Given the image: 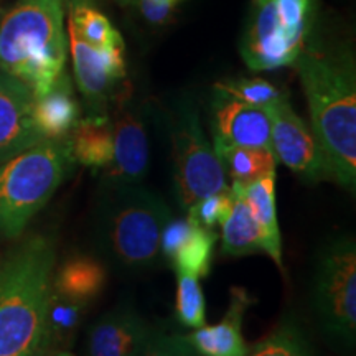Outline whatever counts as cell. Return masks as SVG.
<instances>
[{
	"instance_id": "6da1fadb",
	"label": "cell",
	"mask_w": 356,
	"mask_h": 356,
	"mask_svg": "<svg viewBox=\"0 0 356 356\" xmlns=\"http://www.w3.org/2000/svg\"><path fill=\"white\" fill-rule=\"evenodd\" d=\"M309 102L312 132L322 147L332 180L356 186V71L348 51L304 48L293 63Z\"/></svg>"
},
{
	"instance_id": "7a4b0ae2",
	"label": "cell",
	"mask_w": 356,
	"mask_h": 356,
	"mask_svg": "<svg viewBox=\"0 0 356 356\" xmlns=\"http://www.w3.org/2000/svg\"><path fill=\"white\" fill-rule=\"evenodd\" d=\"M56 243L30 234L0 259V356H44Z\"/></svg>"
},
{
	"instance_id": "3957f363",
	"label": "cell",
	"mask_w": 356,
	"mask_h": 356,
	"mask_svg": "<svg viewBox=\"0 0 356 356\" xmlns=\"http://www.w3.org/2000/svg\"><path fill=\"white\" fill-rule=\"evenodd\" d=\"M68 37L63 0H19L0 17V71L38 97L65 74Z\"/></svg>"
},
{
	"instance_id": "277c9868",
	"label": "cell",
	"mask_w": 356,
	"mask_h": 356,
	"mask_svg": "<svg viewBox=\"0 0 356 356\" xmlns=\"http://www.w3.org/2000/svg\"><path fill=\"white\" fill-rule=\"evenodd\" d=\"M170 218L165 200L140 184L104 185L96 211V244L119 269L149 270L160 259V236Z\"/></svg>"
},
{
	"instance_id": "5b68a950",
	"label": "cell",
	"mask_w": 356,
	"mask_h": 356,
	"mask_svg": "<svg viewBox=\"0 0 356 356\" xmlns=\"http://www.w3.org/2000/svg\"><path fill=\"white\" fill-rule=\"evenodd\" d=\"M73 165L68 137L43 139L0 163V236L20 238Z\"/></svg>"
},
{
	"instance_id": "8992f818",
	"label": "cell",
	"mask_w": 356,
	"mask_h": 356,
	"mask_svg": "<svg viewBox=\"0 0 356 356\" xmlns=\"http://www.w3.org/2000/svg\"><path fill=\"white\" fill-rule=\"evenodd\" d=\"M310 0H252L241 55L252 71L291 66L305 48Z\"/></svg>"
},
{
	"instance_id": "52a82bcc",
	"label": "cell",
	"mask_w": 356,
	"mask_h": 356,
	"mask_svg": "<svg viewBox=\"0 0 356 356\" xmlns=\"http://www.w3.org/2000/svg\"><path fill=\"white\" fill-rule=\"evenodd\" d=\"M312 302L320 327L337 343L353 348L356 338V243L337 236L320 249Z\"/></svg>"
},
{
	"instance_id": "ba28073f",
	"label": "cell",
	"mask_w": 356,
	"mask_h": 356,
	"mask_svg": "<svg viewBox=\"0 0 356 356\" xmlns=\"http://www.w3.org/2000/svg\"><path fill=\"white\" fill-rule=\"evenodd\" d=\"M173 190L186 211L208 195L229 190L228 178L213 145L204 137L195 109L178 114L170 129Z\"/></svg>"
},
{
	"instance_id": "9c48e42d",
	"label": "cell",
	"mask_w": 356,
	"mask_h": 356,
	"mask_svg": "<svg viewBox=\"0 0 356 356\" xmlns=\"http://www.w3.org/2000/svg\"><path fill=\"white\" fill-rule=\"evenodd\" d=\"M113 106L114 155L111 165L104 170V185L140 184L149 170V139L144 119L131 99V88L124 83L109 102Z\"/></svg>"
},
{
	"instance_id": "30bf717a",
	"label": "cell",
	"mask_w": 356,
	"mask_h": 356,
	"mask_svg": "<svg viewBox=\"0 0 356 356\" xmlns=\"http://www.w3.org/2000/svg\"><path fill=\"white\" fill-rule=\"evenodd\" d=\"M266 113L270 119V147L277 162L309 181L332 180L317 137L292 109L289 97L269 106Z\"/></svg>"
},
{
	"instance_id": "8fae6325",
	"label": "cell",
	"mask_w": 356,
	"mask_h": 356,
	"mask_svg": "<svg viewBox=\"0 0 356 356\" xmlns=\"http://www.w3.org/2000/svg\"><path fill=\"white\" fill-rule=\"evenodd\" d=\"M76 84L89 104V114H108V106L126 83V47L97 48L68 32Z\"/></svg>"
},
{
	"instance_id": "7c38bea8",
	"label": "cell",
	"mask_w": 356,
	"mask_h": 356,
	"mask_svg": "<svg viewBox=\"0 0 356 356\" xmlns=\"http://www.w3.org/2000/svg\"><path fill=\"white\" fill-rule=\"evenodd\" d=\"M213 149L220 147H270V119L264 109L215 92L211 104Z\"/></svg>"
},
{
	"instance_id": "4fadbf2b",
	"label": "cell",
	"mask_w": 356,
	"mask_h": 356,
	"mask_svg": "<svg viewBox=\"0 0 356 356\" xmlns=\"http://www.w3.org/2000/svg\"><path fill=\"white\" fill-rule=\"evenodd\" d=\"M32 89L0 71V163L43 140L33 121Z\"/></svg>"
},
{
	"instance_id": "5bb4252c",
	"label": "cell",
	"mask_w": 356,
	"mask_h": 356,
	"mask_svg": "<svg viewBox=\"0 0 356 356\" xmlns=\"http://www.w3.org/2000/svg\"><path fill=\"white\" fill-rule=\"evenodd\" d=\"M152 327L129 304L106 312L88 332V356H140Z\"/></svg>"
},
{
	"instance_id": "9a60e30c",
	"label": "cell",
	"mask_w": 356,
	"mask_h": 356,
	"mask_svg": "<svg viewBox=\"0 0 356 356\" xmlns=\"http://www.w3.org/2000/svg\"><path fill=\"white\" fill-rule=\"evenodd\" d=\"M251 296L243 287L231 289L229 305L220 323L195 328L188 341L200 356H246L249 346L243 338V320L248 307L252 305Z\"/></svg>"
},
{
	"instance_id": "2e32d148",
	"label": "cell",
	"mask_w": 356,
	"mask_h": 356,
	"mask_svg": "<svg viewBox=\"0 0 356 356\" xmlns=\"http://www.w3.org/2000/svg\"><path fill=\"white\" fill-rule=\"evenodd\" d=\"M231 193L241 195L251 207L252 215L261 229L262 252H266L284 270L282 236H280L277 208H275V177H262L251 184H236L231 181Z\"/></svg>"
},
{
	"instance_id": "e0dca14e",
	"label": "cell",
	"mask_w": 356,
	"mask_h": 356,
	"mask_svg": "<svg viewBox=\"0 0 356 356\" xmlns=\"http://www.w3.org/2000/svg\"><path fill=\"white\" fill-rule=\"evenodd\" d=\"M108 284V267L99 257L73 254L55 267L51 289L70 299L89 304L104 291Z\"/></svg>"
},
{
	"instance_id": "ac0fdd59",
	"label": "cell",
	"mask_w": 356,
	"mask_h": 356,
	"mask_svg": "<svg viewBox=\"0 0 356 356\" xmlns=\"http://www.w3.org/2000/svg\"><path fill=\"white\" fill-rule=\"evenodd\" d=\"M33 121L43 139H65L79 121V104L68 74H63L50 91L35 97Z\"/></svg>"
},
{
	"instance_id": "d6986e66",
	"label": "cell",
	"mask_w": 356,
	"mask_h": 356,
	"mask_svg": "<svg viewBox=\"0 0 356 356\" xmlns=\"http://www.w3.org/2000/svg\"><path fill=\"white\" fill-rule=\"evenodd\" d=\"M74 162L92 170H106L113 162V127L108 114H89L68 134Z\"/></svg>"
},
{
	"instance_id": "ffe728a7",
	"label": "cell",
	"mask_w": 356,
	"mask_h": 356,
	"mask_svg": "<svg viewBox=\"0 0 356 356\" xmlns=\"http://www.w3.org/2000/svg\"><path fill=\"white\" fill-rule=\"evenodd\" d=\"M231 191V190H229ZM231 208L221 225L222 254L243 257L262 251V236L251 207L241 195L231 193Z\"/></svg>"
},
{
	"instance_id": "44dd1931",
	"label": "cell",
	"mask_w": 356,
	"mask_h": 356,
	"mask_svg": "<svg viewBox=\"0 0 356 356\" xmlns=\"http://www.w3.org/2000/svg\"><path fill=\"white\" fill-rule=\"evenodd\" d=\"M89 304L70 299L51 289L44 317V353L63 350L81 327Z\"/></svg>"
},
{
	"instance_id": "7402d4cb",
	"label": "cell",
	"mask_w": 356,
	"mask_h": 356,
	"mask_svg": "<svg viewBox=\"0 0 356 356\" xmlns=\"http://www.w3.org/2000/svg\"><path fill=\"white\" fill-rule=\"evenodd\" d=\"M226 178L236 184H251L262 177H275L277 159L273 149L261 147H220L215 149Z\"/></svg>"
},
{
	"instance_id": "603a6c76",
	"label": "cell",
	"mask_w": 356,
	"mask_h": 356,
	"mask_svg": "<svg viewBox=\"0 0 356 356\" xmlns=\"http://www.w3.org/2000/svg\"><path fill=\"white\" fill-rule=\"evenodd\" d=\"M218 234L213 229L198 226L197 222L181 239L172 256V266L177 273H186L195 277H207L211 270Z\"/></svg>"
},
{
	"instance_id": "cb8c5ba5",
	"label": "cell",
	"mask_w": 356,
	"mask_h": 356,
	"mask_svg": "<svg viewBox=\"0 0 356 356\" xmlns=\"http://www.w3.org/2000/svg\"><path fill=\"white\" fill-rule=\"evenodd\" d=\"M68 32L74 33L83 42L92 47L108 48L124 44V40L111 22L88 3H76L71 7L68 19Z\"/></svg>"
},
{
	"instance_id": "d4e9b609",
	"label": "cell",
	"mask_w": 356,
	"mask_h": 356,
	"mask_svg": "<svg viewBox=\"0 0 356 356\" xmlns=\"http://www.w3.org/2000/svg\"><path fill=\"white\" fill-rule=\"evenodd\" d=\"M246 356H317L305 332L286 320L249 348Z\"/></svg>"
},
{
	"instance_id": "484cf974",
	"label": "cell",
	"mask_w": 356,
	"mask_h": 356,
	"mask_svg": "<svg viewBox=\"0 0 356 356\" xmlns=\"http://www.w3.org/2000/svg\"><path fill=\"white\" fill-rule=\"evenodd\" d=\"M175 315L181 325L200 328L207 323V300L200 279L186 273H177Z\"/></svg>"
},
{
	"instance_id": "4316f807",
	"label": "cell",
	"mask_w": 356,
	"mask_h": 356,
	"mask_svg": "<svg viewBox=\"0 0 356 356\" xmlns=\"http://www.w3.org/2000/svg\"><path fill=\"white\" fill-rule=\"evenodd\" d=\"M218 91L226 92V95L236 97V99L246 102V104L256 106V108L267 109L269 106L287 97L286 92L273 83L266 81L261 78H241V79H231V81L218 83L215 86Z\"/></svg>"
},
{
	"instance_id": "83f0119b",
	"label": "cell",
	"mask_w": 356,
	"mask_h": 356,
	"mask_svg": "<svg viewBox=\"0 0 356 356\" xmlns=\"http://www.w3.org/2000/svg\"><path fill=\"white\" fill-rule=\"evenodd\" d=\"M231 191H220V193L208 195L202 200H198L193 207H190L186 213L191 221L197 222L198 226L207 229H213L216 225L225 220L231 208Z\"/></svg>"
},
{
	"instance_id": "f1b7e54d",
	"label": "cell",
	"mask_w": 356,
	"mask_h": 356,
	"mask_svg": "<svg viewBox=\"0 0 356 356\" xmlns=\"http://www.w3.org/2000/svg\"><path fill=\"white\" fill-rule=\"evenodd\" d=\"M140 356H200V355L195 351L193 346H191L186 335L152 330Z\"/></svg>"
},
{
	"instance_id": "f546056e",
	"label": "cell",
	"mask_w": 356,
	"mask_h": 356,
	"mask_svg": "<svg viewBox=\"0 0 356 356\" xmlns=\"http://www.w3.org/2000/svg\"><path fill=\"white\" fill-rule=\"evenodd\" d=\"M175 6L173 0H140V10L149 22L160 24L170 15V10Z\"/></svg>"
},
{
	"instance_id": "4dcf8cb0",
	"label": "cell",
	"mask_w": 356,
	"mask_h": 356,
	"mask_svg": "<svg viewBox=\"0 0 356 356\" xmlns=\"http://www.w3.org/2000/svg\"><path fill=\"white\" fill-rule=\"evenodd\" d=\"M44 356H74L73 353H71V351H68V350H53V351H50V353H47Z\"/></svg>"
},
{
	"instance_id": "1f68e13d",
	"label": "cell",
	"mask_w": 356,
	"mask_h": 356,
	"mask_svg": "<svg viewBox=\"0 0 356 356\" xmlns=\"http://www.w3.org/2000/svg\"><path fill=\"white\" fill-rule=\"evenodd\" d=\"M173 2H175V3H177V2H180V0H173Z\"/></svg>"
},
{
	"instance_id": "d6a6232c",
	"label": "cell",
	"mask_w": 356,
	"mask_h": 356,
	"mask_svg": "<svg viewBox=\"0 0 356 356\" xmlns=\"http://www.w3.org/2000/svg\"><path fill=\"white\" fill-rule=\"evenodd\" d=\"M0 17H2V12H0Z\"/></svg>"
}]
</instances>
